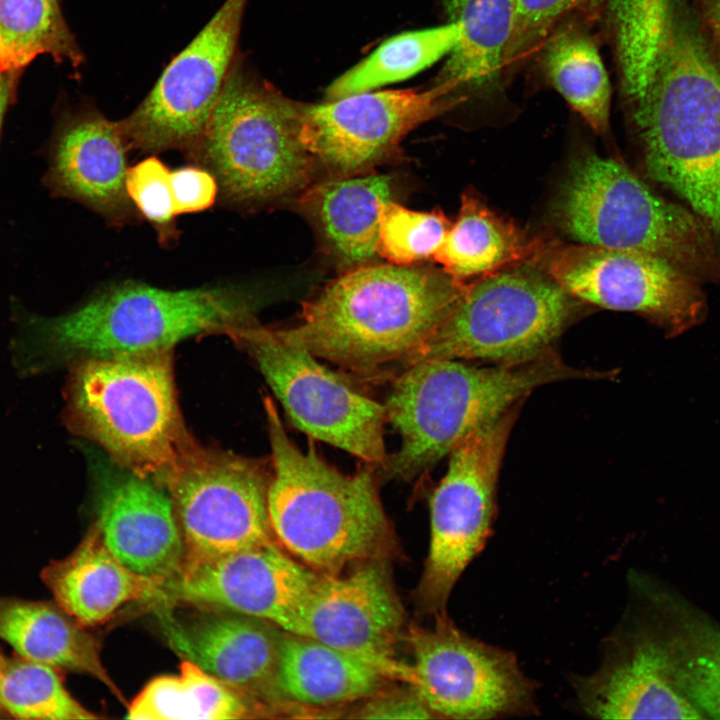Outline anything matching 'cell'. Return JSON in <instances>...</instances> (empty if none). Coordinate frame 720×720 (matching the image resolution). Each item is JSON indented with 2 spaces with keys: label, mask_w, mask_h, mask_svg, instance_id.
Listing matches in <instances>:
<instances>
[{
  "label": "cell",
  "mask_w": 720,
  "mask_h": 720,
  "mask_svg": "<svg viewBox=\"0 0 720 720\" xmlns=\"http://www.w3.org/2000/svg\"><path fill=\"white\" fill-rule=\"evenodd\" d=\"M386 679L359 657L283 631L267 698L309 708L331 707L368 698Z\"/></svg>",
  "instance_id": "cb8c5ba5"
},
{
  "label": "cell",
  "mask_w": 720,
  "mask_h": 720,
  "mask_svg": "<svg viewBox=\"0 0 720 720\" xmlns=\"http://www.w3.org/2000/svg\"><path fill=\"white\" fill-rule=\"evenodd\" d=\"M544 264L572 297L644 315L672 335L698 324L706 311L701 281L645 253L577 243L552 249Z\"/></svg>",
  "instance_id": "9a60e30c"
},
{
  "label": "cell",
  "mask_w": 720,
  "mask_h": 720,
  "mask_svg": "<svg viewBox=\"0 0 720 720\" xmlns=\"http://www.w3.org/2000/svg\"><path fill=\"white\" fill-rule=\"evenodd\" d=\"M41 55L75 69L84 62L60 0H0V71L21 72Z\"/></svg>",
  "instance_id": "1f68e13d"
},
{
  "label": "cell",
  "mask_w": 720,
  "mask_h": 720,
  "mask_svg": "<svg viewBox=\"0 0 720 720\" xmlns=\"http://www.w3.org/2000/svg\"><path fill=\"white\" fill-rule=\"evenodd\" d=\"M386 560L372 559L346 573L320 575L286 632L350 653L388 679L411 685V665L396 655L405 612Z\"/></svg>",
  "instance_id": "2e32d148"
},
{
  "label": "cell",
  "mask_w": 720,
  "mask_h": 720,
  "mask_svg": "<svg viewBox=\"0 0 720 720\" xmlns=\"http://www.w3.org/2000/svg\"><path fill=\"white\" fill-rule=\"evenodd\" d=\"M43 579L58 606L83 627L106 622L129 602L169 601L163 583L134 572L110 551L96 522L69 556L44 570Z\"/></svg>",
  "instance_id": "603a6c76"
},
{
  "label": "cell",
  "mask_w": 720,
  "mask_h": 720,
  "mask_svg": "<svg viewBox=\"0 0 720 720\" xmlns=\"http://www.w3.org/2000/svg\"><path fill=\"white\" fill-rule=\"evenodd\" d=\"M119 469L101 479L95 522L124 565L166 588L180 577L185 558L172 499L159 483Z\"/></svg>",
  "instance_id": "44dd1931"
},
{
  "label": "cell",
  "mask_w": 720,
  "mask_h": 720,
  "mask_svg": "<svg viewBox=\"0 0 720 720\" xmlns=\"http://www.w3.org/2000/svg\"><path fill=\"white\" fill-rule=\"evenodd\" d=\"M170 175V169L155 155H150L129 167L126 178L131 202L140 217L154 228L164 248L174 246L180 236Z\"/></svg>",
  "instance_id": "8d00e7d4"
},
{
  "label": "cell",
  "mask_w": 720,
  "mask_h": 720,
  "mask_svg": "<svg viewBox=\"0 0 720 720\" xmlns=\"http://www.w3.org/2000/svg\"><path fill=\"white\" fill-rule=\"evenodd\" d=\"M264 410L272 468L268 511L276 541L321 575L387 559L394 534L372 468L342 473L312 443L303 451L290 439L269 397Z\"/></svg>",
  "instance_id": "3957f363"
},
{
  "label": "cell",
  "mask_w": 720,
  "mask_h": 720,
  "mask_svg": "<svg viewBox=\"0 0 720 720\" xmlns=\"http://www.w3.org/2000/svg\"><path fill=\"white\" fill-rule=\"evenodd\" d=\"M552 219L577 243L645 253L703 284H720V254L705 225L617 160L588 154L574 161Z\"/></svg>",
  "instance_id": "ba28073f"
},
{
  "label": "cell",
  "mask_w": 720,
  "mask_h": 720,
  "mask_svg": "<svg viewBox=\"0 0 720 720\" xmlns=\"http://www.w3.org/2000/svg\"><path fill=\"white\" fill-rule=\"evenodd\" d=\"M409 643L416 690L434 717L499 719L538 713L536 681L509 650L471 637L447 615L413 628Z\"/></svg>",
  "instance_id": "5bb4252c"
},
{
  "label": "cell",
  "mask_w": 720,
  "mask_h": 720,
  "mask_svg": "<svg viewBox=\"0 0 720 720\" xmlns=\"http://www.w3.org/2000/svg\"><path fill=\"white\" fill-rule=\"evenodd\" d=\"M515 417L513 408L460 443L431 495L430 542L416 600L435 618L447 615L455 584L490 536L499 470Z\"/></svg>",
  "instance_id": "8fae6325"
},
{
  "label": "cell",
  "mask_w": 720,
  "mask_h": 720,
  "mask_svg": "<svg viewBox=\"0 0 720 720\" xmlns=\"http://www.w3.org/2000/svg\"><path fill=\"white\" fill-rule=\"evenodd\" d=\"M596 21L586 14L572 15L547 36L525 72L537 88L555 90L597 134L610 127L612 85L600 46Z\"/></svg>",
  "instance_id": "d4e9b609"
},
{
  "label": "cell",
  "mask_w": 720,
  "mask_h": 720,
  "mask_svg": "<svg viewBox=\"0 0 720 720\" xmlns=\"http://www.w3.org/2000/svg\"><path fill=\"white\" fill-rule=\"evenodd\" d=\"M170 183L177 216L207 210L218 200L215 177L199 165L171 171Z\"/></svg>",
  "instance_id": "74e56055"
},
{
  "label": "cell",
  "mask_w": 720,
  "mask_h": 720,
  "mask_svg": "<svg viewBox=\"0 0 720 720\" xmlns=\"http://www.w3.org/2000/svg\"><path fill=\"white\" fill-rule=\"evenodd\" d=\"M84 628L50 604L0 600V638L22 658L87 674L124 702L101 661L97 641Z\"/></svg>",
  "instance_id": "83f0119b"
},
{
  "label": "cell",
  "mask_w": 720,
  "mask_h": 720,
  "mask_svg": "<svg viewBox=\"0 0 720 720\" xmlns=\"http://www.w3.org/2000/svg\"><path fill=\"white\" fill-rule=\"evenodd\" d=\"M460 34V25L447 21L440 26L395 35L335 79L326 90V98L335 100L369 92L410 78L447 57Z\"/></svg>",
  "instance_id": "4dcf8cb0"
},
{
  "label": "cell",
  "mask_w": 720,
  "mask_h": 720,
  "mask_svg": "<svg viewBox=\"0 0 720 720\" xmlns=\"http://www.w3.org/2000/svg\"><path fill=\"white\" fill-rule=\"evenodd\" d=\"M575 14L596 21V0H513L512 29L504 56V79L509 88L526 71L551 31Z\"/></svg>",
  "instance_id": "d590c367"
},
{
  "label": "cell",
  "mask_w": 720,
  "mask_h": 720,
  "mask_svg": "<svg viewBox=\"0 0 720 720\" xmlns=\"http://www.w3.org/2000/svg\"><path fill=\"white\" fill-rule=\"evenodd\" d=\"M0 704L13 717L22 719L97 718L71 696L54 667L24 658L3 663Z\"/></svg>",
  "instance_id": "d6a6232c"
},
{
  "label": "cell",
  "mask_w": 720,
  "mask_h": 720,
  "mask_svg": "<svg viewBox=\"0 0 720 720\" xmlns=\"http://www.w3.org/2000/svg\"><path fill=\"white\" fill-rule=\"evenodd\" d=\"M302 107L238 53L190 159L215 177L221 205L253 210L310 185L315 160L300 138Z\"/></svg>",
  "instance_id": "52a82bcc"
},
{
  "label": "cell",
  "mask_w": 720,
  "mask_h": 720,
  "mask_svg": "<svg viewBox=\"0 0 720 720\" xmlns=\"http://www.w3.org/2000/svg\"><path fill=\"white\" fill-rule=\"evenodd\" d=\"M451 226L439 209L414 211L389 200L379 213L378 255L401 266L434 258Z\"/></svg>",
  "instance_id": "e575fe53"
},
{
  "label": "cell",
  "mask_w": 720,
  "mask_h": 720,
  "mask_svg": "<svg viewBox=\"0 0 720 720\" xmlns=\"http://www.w3.org/2000/svg\"><path fill=\"white\" fill-rule=\"evenodd\" d=\"M460 105L443 84L363 92L302 107L300 138L309 154L338 175L377 165L412 130Z\"/></svg>",
  "instance_id": "e0dca14e"
},
{
  "label": "cell",
  "mask_w": 720,
  "mask_h": 720,
  "mask_svg": "<svg viewBox=\"0 0 720 720\" xmlns=\"http://www.w3.org/2000/svg\"><path fill=\"white\" fill-rule=\"evenodd\" d=\"M573 298L545 270L504 269L468 283L457 305L410 365L427 359L520 364L550 350Z\"/></svg>",
  "instance_id": "9c48e42d"
},
{
  "label": "cell",
  "mask_w": 720,
  "mask_h": 720,
  "mask_svg": "<svg viewBox=\"0 0 720 720\" xmlns=\"http://www.w3.org/2000/svg\"><path fill=\"white\" fill-rule=\"evenodd\" d=\"M390 194L385 175L344 176L310 184L299 203L346 271L370 264L378 255L379 213Z\"/></svg>",
  "instance_id": "4316f807"
},
{
  "label": "cell",
  "mask_w": 720,
  "mask_h": 720,
  "mask_svg": "<svg viewBox=\"0 0 720 720\" xmlns=\"http://www.w3.org/2000/svg\"><path fill=\"white\" fill-rule=\"evenodd\" d=\"M354 713L362 719H429L434 717L416 690L381 692L364 699Z\"/></svg>",
  "instance_id": "f35d334b"
},
{
  "label": "cell",
  "mask_w": 720,
  "mask_h": 720,
  "mask_svg": "<svg viewBox=\"0 0 720 720\" xmlns=\"http://www.w3.org/2000/svg\"><path fill=\"white\" fill-rule=\"evenodd\" d=\"M215 610L188 622H178L165 614L164 632L169 645L183 660L219 680L252 695L261 692L267 698L281 632L255 617Z\"/></svg>",
  "instance_id": "7402d4cb"
},
{
  "label": "cell",
  "mask_w": 720,
  "mask_h": 720,
  "mask_svg": "<svg viewBox=\"0 0 720 720\" xmlns=\"http://www.w3.org/2000/svg\"><path fill=\"white\" fill-rule=\"evenodd\" d=\"M702 19L720 51V0H696Z\"/></svg>",
  "instance_id": "ab89813d"
},
{
  "label": "cell",
  "mask_w": 720,
  "mask_h": 720,
  "mask_svg": "<svg viewBox=\"0 0 720 720\" xmlns=\"http://www.w3.org/2000/svg\"><path fill=\"white\" fill-rule=\"evenodd\" d=\"M686 625L667 637L674 683L705 717L720 719V630Z\"/></svg>",
  "instance_id": "836d02e7"
},
{
  "label": "cell",
  "mask_w": 720,
  "mask_h": 720,
  "mask_svg": "<svg viewBox=\"0 0 720 720\" xmlns=\"http://www.w3.org/2000/svg\"><path fill=\"white\" fill-rule=\"evenodd\" d=\"M629 125L720 105V51L696 0H597Z\"/></svg>",
  "instance_id": "8992f818"
},
{
  "label": "cell",
  "mask_w": 720,
  "mask_h": 720,
  "mask_svg": "<svg viewBox=\"0 0 720 720\" xmlns=\"http://www.w3.org/2000/svg\"><path fill=\"white\" fill-rule=\"evenodd\" d=\"M64 389L69 430L118 467L163 486L195 439L178 403L172 350L72 363Z\"/></svg>",
  "instance_id": "5b68a950"
},
{
  "label": "cell",
  "mask_w": 720,
  "mask_h": 720,
  "mask_svg": "<svg viewBox=\"0 0 720 720\" xmlns=\"http://www.w3.org/2000/svg\"><path fill=\"white\" fill-rule=\"evenodd\" d=\"M448 21L461 28L434 83L444 84L460 104L507 99L504 56L513 20V0H443Z\"/></svg>",
  "instance_id": "484cf974"
},
{
  "label": "cell",
  "mask_w": 720,
  "mask_h": 720,
  "mask_svg": "<svg viewBox=\"0 0 720 720\" xmlns=\"http://www.w3.org/2000/svg\"><path fill=\"white\" fill-rule=\"evenodd\" d=\"M598 373L565 365L551 351L528 362L476 367L457 359L417 361L395 380L386 419L401 437L388 457L389 478L412 480L449 455L469 435L517 407L534 389Z\"/></svg>",
  "instance_id": "277c9868"
},
{
  "label": "cell",
  "mask_w": 720,
  "mask_h": 720,
  "mask_svg": "<svg viewBox=\"0 0 720 720\" xmlns=\"http://www.w3.org/2000/svg\"><path fill=\"white\" fill-rule=\"evenodd\" d=\"M569 682L577 708L591 718H705L673 681L667 636L630 609L602 639L596 669Z\"/></svg>",
  "instance_id": "ac0fdd59"
},
{
  "label": "cell",
  "mask_w": 720,
  "mask_h": 720,
  "mask_svg": "<svg viewBox=\"0 0 720 720\" xmlns=\"http://www.w3.org/2000/svg\"><path fill=\"white\" fill-rule=\"evenodd\" d=\"M129 151L120 120L109 119L93 103L80 104L58 122L48 184L113 227L135 224L140 215L126 189Z\"/></svg>",
  "instance_id": "ffe728a7"
},
{
  "label": "cell",
  "mask_w": 720,
  "mask_h": 720,
  "mask_svg": "<svg viewBox=\"0 0 720 720\" xmlns=\"http://www.w3.org/2000/svg\"><path fill=\"white\" fill-rule=\"evenodd\" d=\"M320 575L273 542L184 565L166 590L169 599L255 617L287 631Z\"/></svg>",
  "instance_id": "d6986e66"
},
{
  "label": "cell",
  "mask_w": 720,
  "mask_h": 720,
  "mask_svg": "<svg viewBox=\"0 0 720 720\" xmlns=\"http://www.w3.org/2000/svg\"><path fill=\"white\" fill-rule=\"evenodd\" d=\"M2 667H3V662L0 659V678H1V674H2ZM0 710H2L1 704H0Z\"/></svg>",
  "instance_id": "b9f144b4"
},
{
  "label": "cell",
  "mask_w": 720,
  "mask_h": 720,
  "mask_svg": "<svg viewBox=\"0 0 720 720\" xmlns=\"http://www.w3.org/2000/svg\"><path fill=\"white\" fill-rule=\"evenodd\" d=\"M248 0H225L192 41L168 63L139 103L120 120L131 150L194 155L240 52Z\"/></svg>",
  "instance_id": "4fadbf2b"
},
{
  "label": "cell",
  "mask_w": 720,
  "mask_h": 720,
  "mask_svg": "<svg viewBox=\"0 0 720 720\" xmlns=\"http://www.w3.org/2000/svg\"><path fill=\"white\" fill-rule=\"evenodd\" d=\"M271 475L259 459L194 441L163 483L180 527L184 565L276 542L268 511Z\"/></svg>",
  "instance_id": "30bf717a"
},
{
  "label": "cell",
  "mask_w": 720,
  "mask_h": 720,
  "mask_svg": "<svg viewBox=\"0 0 720 720\" xmlns=\"http://www.w3.org/2000/svg\"><path fill=\"white\" fill-rule=\"evenodd\" d=\"M229 337L254 360L296 428L370 465L385 463L384 405L357 391L275 328L255 322Z\"/></svg>",
  "instance_id": "7c38bea8"
},
{
  "label": "cell",
  "mask_w": 720,
  "mask_h": 720,
  "mask_svg": "<svg viewBox=\"0 0 720 720\" xmlns=\"http://www.w3.org/2000/svg\"><path fill=\"white\" fill-rule=\"evenodd\" d=\"M539 248L511 221L465 193L457 220L433 259L451 277L467 282L518 264L536 255Z\"/></svg>",
  "instance_id": "f1b7e54d"
},
{
  "label": "cell",
  "mask_w": 720,
  "mask_h": 720,
  "mask_svg": "<svg viewBox=\"0 0 720 720\" xmlns=\"http://www.w3.org/2000/svg\"><path fill=\"white\" fill-rule=\"evenodd\" d=\"M258 301L239 283L166 289L127 279L55 317L30 315L12 344L24 376L97 356L172 350L196 336L225 334L256 321Z\"/></svg>",
  "instance_id": "6da1fadb"
},
{
  "label": "cell",
  "mask_w": 720,
  "mask_h": 720,
  "mask_svg": "<svg viewBox=\"0 0 720 720\" xmlns=\"http://www.w3.org/2000/svg\"><path fill=\"white\" fill-rule=\"evenodd\" d=\"M20 72L0 71V132L5 113L14 96L16 80Z\"/></svg>",
  "instance_id": "60d3db41"
},
{
  "label": "cell",
  "mask_w": 720,
  "mask_h": 720,
  "mask_svg": "<svg viewBox=\"0 0 720 720\" xmlns=\"http://www.w3.org/2000/svg\"><path fill=\"white\" fill-rule=\"evenodd\" d=\"M256 697L183 660L179 675L151 680L128 707L132 720L252 718L262 712Z\"/></svg>",
  "instance_id": "f546056e"
},
{
  "label": "cell",
  "mask_w": 720,
  "mask_h": 720,
  "mask_svg": "<svg viewBox=\"0 0 720 720\" xmlns=\"http://www.w3.org/2000/svg\"><path fill=\"white\" fill-rule=\"evenodd\" d=\"M467 282L429 266L367 264L306 301L287 341L357 373L407 364L451 314Z\"/></svg>",
  "instance_id": "7a4b0ae2"
}]
</instances>
